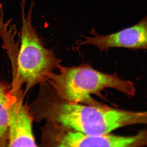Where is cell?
Returning <instances> with one entry per match:
<instances>
[{
    "mask_svg": "<svg viewBox=\"0 0 147 147\" xmlns=\"http://www.w3.org/2000/svg\"><path fill=\"white\" fill-rule=\"evenodd\" d=\"M59 73L53 72L48 82L57 94L69 102L90 105L100 103L92 95L101 96L105 88H113L129 96H134L136 89L130 81L123 80L116 74L97 71L88 64L67 67L60 65Z\"/></svg>",
    "mask_w": 147,
    "mask_h": 147,
    "instance_id": "cell-2",
    "label": "cell"
},
{
    "mask_svg": "<svg viewBox=\"0 0 147 147\" xmlns=\"http://www.w3.org/2000/svg\"><path fill=\"white\" fill-rule=\"evenodd\" d=\"M41 140V146L44 147H135L136 145L134 135H89L50 121H46L42 128Z\"/></svg>",
    "mask_w": 147,
    "mask_h": 147,
    "instance_id": "cell-4",
    "label": "cell"
},
{
    "mask_svg": "<svg viewBox=\"0 0 147 147\" xmlns=\"http://www.w3.org/2000/svg\"><path fill=\"white\" fill-rule=\"evenodd\" d=\"M92 37H85L81 45H92L99 50L108 51L121 47L131 50H147V16L131 27L107 35H100L92 30Z\"/></svg>",
    "mask_w": 147,
    "mask_h": 147,
    "instance_id": "cell-5",
    "label": "cell"
},
{
    "mask_svg": "<svg viewBox=\"0 0 147 147\" xmlns=\"http://www.w3.org/2000/svg\"><path fill=\"white\" fill-rule=\"evenodd\" d=\"M16 98L11 106L9 119L8 147H37L32 130L34 121L30 106L24 103V91L13 92Z\"/></svg>",
    "mask_w": 147,
    "mask_h": 147,
    "instance_id": "cell-6",
    "label": "cell"
},
{
    "mask_svg": "<svg viewBox=\"0 0 147 147\" xmlns=\"http://www.w3.org/2000/svg\"><path fill=\"white\" fill-rule=\"evenodd\" d=\"M15 92L7 82H0V147L7 146L8 123L11 106L16 100Z\"/></svg>",
    "mask_w": 147,
    "mask_h": 147,
    "instance_id": "cell-7",
    "label": "cell"
},
{
    "mask_svg": "<svg viewBox=\"0 0 147 147\" xmlns=\"http://www.w3.org/2000/svg\"><path fill=\"white\" fill-rule=\"evenodd\" d=\"M38 95L30 105L34 121L54 122L84 134L102 135L121 127L147 124V112L120 110L102 105H84L60 97L48 82L40 84Z\"/></svg>",
    "mask_w": 147,
    "mask_h": 147,
    "instance_id": "cell-1",
    "label": "cell"
},
{
    "mask_svg": "<svg viewBox=\"0 0 147 147\" xmlns=\"http://www.w3.org/2000/svg\"><path fill=\"white\" fill-rule=\"evenodd\" d=\"M26 0L21 3L22 11L21 45L18 50L16 77L12 81V92L21 89L26 85L24 96L36 85L48 82L49 76L61 65V60L56 57L53 50L44 47L32 23L34 3L27 13Z\"/></svg>",
    "mask_w": 147,
    "mask_h": 147,
    "instance_id": "cell-3",
    "label": "cell"
}]
</instances>
